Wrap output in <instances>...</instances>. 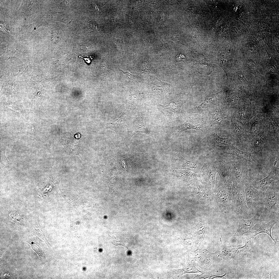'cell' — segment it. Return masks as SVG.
<instances>
[{
	"mask_svg": "<svg viewBox=\"0 0 279 279\" xmlns=\"http://www.w3.org/2000/svg\"><path fill=\"white\" fill-rule=\"evenodd\" d=\"M215 163L217 173L220 178V184L233 194L238 189V185L229 167L225 161H219Z\"/></svg>",
	"mask_w": 279,
	"mask_h": 279,
	"instance_id": "obj_1",
	"label": "cell"
},
{
	"mask_svg": "<svg viewBox=\"0 0 279 279\" xmlns=\"http://www.w3.org/2000/svg\"><path fill=\"white\" fill-rule=\"evenodd\" d=\"M247 162L239 158L234 159L227 163L229 167L238 187L244 188L247 182L250 172L248 175Z\"/></svg>",
	"mask_w": 279,
	"mask_h": 279,
	"instance_id": "obj_2",
	"label": "cell"
},
{
	"mask_svg": "<svg viewBox=\"0 0 279 279\" xmlns=\"http://www.w3.org/2000/svg\"><path fill=\"white\" fill-rule=\"evenodd\" d=\"M264 198L265 206L260 216L262 219H266L270 215L274 213L279 215V193L275 192L269 186L265 191Z\"/></svg>",
	"mask_w": 279,
	"mask_h": 279,
	"instance_id": "obj_3",
	"label": "cell"
},
{
	"mask_svg": "<svg viewBox=\"0 0 279 279\" xmlns=\"http://www.w3.org/2000/svg\"><path fill=\"white\" fill-rule=\"evenodd\" d=\"M244 189L246 204L250 209L264 204L265 191L256 188L247 182L245 184Z\"/></svg>",
	"mask_w": 279,
	"mask_h": 279,
	"instance_id": "obj_4",
	"label": "cell"
},
{
	"mask_svg": "<svg viewBox=\"0 0 279 279\" xmlns=\"http://www.w3.org/2000/svg\"><path fill=\"white\" fill-rule=\"evenodd\" d=\"M231 208L239 217L243 218L249 215V209L247 206L244 188L239 187L237 191L233 194Z\"/></svg>",
	"mask_w": 279,
	"mask_h": 279,
	"instance_id": "obj_5",
	"label": "cell"
},
{
	"mask_svg": "<svg viewBox=\"0 0 279 279\" xmlns=\"http://www.w3.org/2000/svg\"><path fill=\"white\" fill-rule=\"evenodd\" d=\"M277 162V160L275 161L272 169L265 178L259 181H254L252 180L250 175L247 182L251 184L256 188L265 191L272 182L279 180V168L276 166Z\"/></svg>",
	"mask_w": 279,
	"mask_h": 279,
	"instance_id": "obj_6",
	"label": "cell"
},
{
	"mask_svg": "<svg viewBox=\"0 0 279 279\" xmlns=\"http://www.w3.org/2000/svg\"><path fill=\"white\" fill-rule=\"evenodd\" d=\"M184 103L182 102L176 103L172 101L166 105L159 104L157 105V109L163 114L167 120L172 121L182 117L181 107Z\"/></svg>",
	"mask_w": 279,
	"mask_h": 279,
	"instance_id": "obj_7",
	"label": "cell"
},
{
	"mask_svg": "<svg viewBox=\"0 0 279 279\" xmlns=\"http://www.w3.org/2000/svg\"><path fill=\"white\" fill-rule=\"evenodd\" d=\"M217 169L215 163H205L203 166L199 173V177H201L208 189L214 188L215 184V179Z\"/></svg>",
	"mask_w": 279,
	"mask_h": 279,
	"instance_id": "obj_8",
	"label": "cell"
},
{
	"mask_svg": "<svg viewBox=\"0 0 279 279\" xmlns=\"http://www.w3.org/2000/svg\"><path fill=\"white\" fill-rule=\"evenodd\" d=\"M261 213L260 211L257 212L252 218L248 220L239 217V223L237 229L234 236L238 239L241 238L245 234L251 233V228L257 223H260L259 219Z\"/></svg>",
	"mask_w": 279,
	"mask_h": 279,
	"instance_id": "obj_9",
	"label": "cell"
},
{
	"mask_svg": "<svg viewBox=\"0 0 279 279\" xmlns=\"http://www.w3.org/2000/svg\"><path fill=\"white\" fill-rule=\"evenodd\" d=\"M219 96L220 92L207 96L200 105L193 108L192 111L193 113H201L215 109L220 102Z\"/></svg>",
	"mask_w": 279,
	"mask_h": 279,
	"instance_id": "obj_10",
	"label": "cell"
},
{
	"mask_svg": "<svg viewBox=\"0 0 279 279\" xmlns=\"http://www.w3.org/2000/svg\"><path fill=\"white\" fill-rule=\"evenodd\" d=\"M221 154H227L235 156L240 159L244 160L247 162L253 163L255 160L252 155V151L245 152L238 149L233 145H226L218 148Z\"/></svg>",
	"mask_w": 279,
	"mask_h": 279,
	"instance_id": "obj_11",
	"label": "cell"
},
{
	"mask_svg": "<svg viewBox=\"0 0 279 279\" xmlns=\"http://www.w3.org/2000/svg\"><path fill=\"white\" fill-rule=\"evenodd\" d=\"M205 163L203 162H196L187 160L180 155L176 162L178 169L189 170L197 174H199Z\"/></svg>",
	"mask_w": 279,
	"mask_h": 279,
	"instance_id": "obj_12",
	"label": "cell"
},
{
	"mask_svg": "<svg viewBox=\"0 0 279 279\" xmlns=\"http://www.w3.org/2000/svg\"><path fill=\"white\" fill-rule=\"evenodd\" d=\"M126 110V109H125L120 115L114 121L107 123V128L113 130L118 134L126 128L128 124V117Z\"/></svg>",
	"mask_w": 279,
	"mask_h": 279,
	"instance_id": "obj_13",
	"label": "cell"
},
{
	"mask_svg": "<svg viewBox=\"0 0 279 279\" xmlns=\"http://www.w3.org/2000/svg\"><path fill=\"white\" fill-rule=\"evenodd\" d=\"M206 141L207 145L211 149H215L221 145L233 144L229 138H222L219 136L217 131L207 136Z\"/></svg>",
	"mask_w": 279,
	"mask_h": 279,
	"instance_id": "obj_14",
	"label": "cell"
},
{
	"mask_svg": "<svg viewBox=\"0 0 279 279\" xmlns=\"http://www.w3.org/2000/svg\"><path fill=\"white\" fill-rule=\"evenodd\" d=\"M123 97L126 104L129 107H135L142 97L141 92L137 90L129 89L124 94Z\"/></svg>",
	"mask_w": 279,
	"mask_h": 279,
	"instance_id": "obj_15",
	"label": "cell"
},
{
	"mask_svg": "<svg viewBox=\"0 0 279 279\" xmlns=\"http://www.w3.org/2000/svg\"><path fill=\"white\" fill-rule=\"evenodd\" d=\"M134 131L133 136L137 132H141L147 134H150L146 124V117L144 115L139 114L134 119L133 125Z\"/></svg>",
	"mask_w": 279,
	"mask_h": 279,
	"instance_id": "obj_16",
	"label": "cell"
},
{
	"mask_svg": "<svg viewBox=\"0 0 279 279\" xmlns=\"http://www.w3.org/2000/svg\"><path fill=\"white\" fill-rule=\"evenodd\" d=\"M231 120L234 133L239 139L243 147L244 148L246 145L247 138L243 126L233 118Z\"/></svg>",
	"mask_w": 279,
	"mask_h": 279,
	"instance_id": "obj_17",
	"label": "cell"
},
{
	"mask_svg": "<svg viewBox=\"0 0 279 279\" xmlns=\"http://www.w3.org/2000/svg\"><path fill=\"white\" fill-rule=\"evenodd\" d=\"M180 134L183 131L190 129L202 131V128L200 123L193 119L190 118L183 124L176 127Z\"/></svg>",
	"mask_w": 279,
	"mask_h": 279,
	"instance_id": "obj_18",
	"label": "cell"
},
{
	"mask_svg": "<svg viewBox=\"0 0 279 279\" xmlns=\"http://www.w3.org/2000/svg\"><path fill=\"white\" fill-rule=\"evenodd\" d=\"M277 221L275 220H271L267 223L262 224L261 223L260 227L256 230L252 232H251V233L253 234V236H255L256 235L261 233H264L268 235L274 241L276 244V242H277L272 237L271 234V231L272 229L277 223Z\"/></svg>",
	"mask_w": 279,
	"mask_h": 279,
	"instance_id": "obj_19",
	"label": "cell"
},
{
	"mask_svg": "<svg viewBox=\"0 0 279 279\" xmlns=\"http://www.w3.org/2000/svg\"><path fill=\"white\" fill-rule=\"evenodd\" d=\"M265 143L264 136L261 134L257 135L254 137L252 142V151L256 153L262 151L265 147Z\"/></svg>",
	"mask_w": 279,
	"mask_h": 279,
	"instance_id": "obj_20",
	"label": "cell"
},
{
	"mask_svg": "<svg viewBox=\"0 0 279 279\" xmlns=\"http://www.w3.org/2000/svg\"><path fill=\"white\" fill-rule=\"evenodd\" d=\"M196 71L201 74L208 75L214 70V67L205 62H197L194 65Z\"/></svg>",
	"mask_w": 279,
	"mask_h": 279,
	"instance_id": "obj_21",
	"label": "cell"
},
{
	"mask_svg": "<svg viewBox=\"0 0 279 279\" xmlns=\"http://www.w3.org/2000/svg\"><path fill=\"white\" fill-rule=\"evenodd\" d=\"M110 238L114 245L117 246H122L128 249V245L129 243L122 236L113 234L111 235Z\"/></svg>",
	"mask_w": 279,
	"mask_h": 279,
	"instance_id": "obj_22",
	"label": "cell"
},
{
	"mask_svg": "<svg viewBox=\"0 0 279 279\" xmlns=\"http://www.w3.org/2000/svg\"><path fill=\"white\" fill-rule=\"evenodd\" d=\"M253 242L252 239H247L244 246L240 247H233L231 250L234 255L244 253L249 250Z\"/></svg>",
	"mask_w": 279,
	"mask_h": 279,
	"instance_id": "obj_23",
	"label": "cell"
},
{
	"mask_svg": "<svg viewBox=\"0 0 279 279\" xmlns=\"http://www.w3.org/2000/svg\"><path fill=\"white\" fill-rule=\"evenodd\" d=\"M238 98V96L235 92L228 94L226 97V99L228 104L230 105H233L237 103Z\"/></svg>",
	"mask_w": 279,
	"mask_h": 279,
	"instance_id": "obj_24",
	"label": "cell"
},
{
	"mask_svg": "<svg viewBox=\"0 0 279 279\" xmlns=\"http://www.w3.org/2000/svg\"><path fill=\"white\" fill-rule=\"evenodd\" d=\"M226 274L225 273L224 275L221 276L215 275L212 274L211 272H206L200 275L194 277V278L197 279H213L216 277L220 278H224L223 277Z\"/></svg>",
	"mask_w": 279,
	"mask_h": 279,
	"instance_id": "obj_25",
	"label": "cell"
},
{
	"mask_svg": "<svg viewBox=\"0 0 279 279\" xmlns=\"http://www.w3.org/2000/svg\"><path fill=\"white\" fill-rule=\"evenodd\" d=\"M221 252L223 255L230 257H233L234 255L231 249L223 246L221 247Z\"/></svg>",
	"mask_w": 279,
	"mask_h": 279,
	"instance_id": "obj_26",
	"label": "cell"
},
{
	"mask_svg": "<svg viewBox=\"0 0 279 279\" xmlns=\"http://www.w3.org/2000/svg\"><path fill=\"white\" fill-rule=\"evenodd\" d=\"M259 125L257 121H255L252 125L250 129V132L251 134L255 135L257 134L259 131Z\"/></svg>",
	"mask_w": 279,
	"mask_h": 279,
	"instance_id": "obj_27",
	"label": "cell"
},
{
	"mask_svg": "<svg viewBox=\"0 0 279 279\" xmlns=\"http://www.w3.org/2000/svg\"><path fill=\"white\" fill-rule=\"evenodd\" d=\"M32 245L33 249L37 252L40 258H42V257H43V253L40 247L38 246V247L35 244Z\"/></svg>",
	"mask_w": 279,
	"mask_h": 279,
	"instance_id": "obj_28",
	"label": "cell"
},
{
	"mask_svg": "<svg viewBox=\"0 0 279 279\" xmlns=\"http://www.w3.org/2000/svg\"><path fill=\"white\" fill-rule=\"evenodd\" d=\"M12 275V274L10 272H5L3 274V277L5 279L11 278Z\"/></svg>",
	"mask_w": 279,
	"mask_h": 279,
	"instance_id": "obj_29",
	"label": "cell"
},
{
	"mask_svg": "<svg viewBox=\"0 0 279 279\" xmlns=\"http://www.w3.org/2000/svg\"><path fill=\"white\" fill-rule=\"evenodd\" d=\"M90 27L93 29H95L96 27V25L95 22H91L90 24Z\"/></svg>",
	"mask_w": 279,
	"mask_h": 279,
	"instance_id": "obj_30",
	"label": "cell"
},
{
	"mask_svg": "<svg viewBox=\"0 0 279 279\" xmlns=\"http://www.w3.org/2000/svg\"><path fill=\"white\" fill-rule=\"evenodd\" d=\"M82 58L83 59H84V61L86 62V63L87 64H88L90 63L91 62V60L89 58H83L82 57Z\"/></svg>",
	"mask_w": 279,
	"mask_h": 279,
	"instance_id": "obj_31",
	"label": "cell"
},
{
	"mask_svg": "<svg viewBox=\"0 0 279 279\" xmlns=\"http://www.w3.org/2000/svg\"><path fill=\"white\" fill-rule=\"evenodd\" d=\"M52 37L53 40L56 39L58 37L56 34L54 33L52 34Z\"/></svg>",
	"mask_w": 279,
	"mask_h": 279,
	"instance_id": "obj_32",
	"label": "cell"
}]
</instances>
